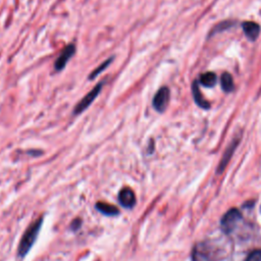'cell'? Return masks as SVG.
Here are the masks:
<instances>
[{"mask_svg":"<svg viewBox=\"0 0 261 261\" xmlns=\"http://www.w3.org/2000/svg\"><path fill=\"white\" fill-rule=\"evenodd\" d=\"M112 59H113V57H110V58H108L107 60H105L103 63H101L98 67H96V68L90 73L89 80H93L95 76H97L98 74H100L103 70H105V68L112 62Z\"/></svg>","mask_w":261,"mask_h":261,"instance_id":"13","label":"cell"},{"mask_svg":"<svg viewBox=\"0 0 261 261\" xmlns=\"http://www.w3.org/2000/svg\"><path fill=\"white\" fill-rule=\"evenodd\" d=\"M245 261H261V250L257 249L252 251L246 258Z\"/></svg>","mask_w":261,"mask_h":261,"instance_id":"14","label":"cell"},{"mask_svg":"<svg viewBox=\"0 0 261 261\" xmlns=\"http://www.w3.org/2000/svg\"><path fill=\"white\" fill-rule=\"evenodd\" d=\"M75 53V46L73 44H69L67 45L59 54V56L57 57L55 63H54V69L56 71H60L62 70L65 65L67 64V62L69 61V59L74 55Z\"/></svg>","mask_w":261,"mask_h":261,"instance_id":"5","label":"cell"},{"mask_svg":"<svg viewBox=\"0 0 261 261\" xmlns=\"http://www.w3.org/2000/svg\"><path fill=\"white\" fill-rule=\"evenodd\" d=\"M238 142H239V141H233V142L230 144V146L227 148V150H226V152H225V154H224L222 160H221L220 163H219V166H218V169H217V172H218V173L221 172V171L224 169V167L226 166L227 162L229 161V158L231 157V154L233 153V151H234V149H236V147H237V145H238Z\"/></svg>","mask_w":261,"mask_h":261,"instance_id":"10","label":"cell"},{"mask_svg":"<svg viewBox=\"0 0 261 261\" xmlns=\"http://www.w3.org/2000/svg\"><path fill=\"white\" fill-rule=\"evenodd\" d=\"M96 209L106 216H116L119 214V210L116 206L104 202H98L96 204Z\"/></svg>","mask_w":261,"mask_h":261,"instance_id":"8","label":"cell"},{"mask_svg":"<svg viewBox=\"0 0 261 261\" xmlns=\"http://www.w3.org/2000/svg\"><path fill=\"white\" fill-rule=\"evenodd\" d=\"M118 201L124 208H132L136 204V196L129 188H123L118 194Z\"/></svg>","mask_w":261,"mask_h":261,"instance_id":"6","label":"cell"},{"mask_svg":"<svg viewBox=\"0 0 261 261\" xmlns=\"http://www.w3.org/2000/svg\"><path fill=\"white\" fill-rule=\"evenodd\" d=\"M192 91H193V97H194V100L196 102V104L203 108V109H208L210 107V104L204 99V97L201 95V92H200V89H199V86H198V83L197 82H194L193 83V87H192Z\"/></svg>","mask_w":261,"mask_h":261,"instance_id":"9","label":"cell"},{"mask_svg":"<svg viewBox=\"0 0 261 261\" xmlns=\"http://www.w3.org/2000/svg\"><path fill=\"white\" fill-rule=\"evenodd\" d=\"M220 82H221V88L224 92L229 93L234 89V85H233V80L231 77V75L228 72H224L222 73L221 77H220Z\"/></svg>","mask_w":261,"mask_h":261,"instance_id":"11","label":"cell"},{"mask_svg":"<svg viewBox=\"0 0 261 261\" xmlns=\"http://www.w3.org/2000/svg\"><path fill=\"white\" fill-rule=\"evenodd\" d=\"M81 225H82V220H81L80 218H75V219L71 222V224H70V229L73 230V231H75V230H77V229L81 227Z\"/></svg>","mask_w":261,"mask_h":261,"instance_id":"15","label":"cell"},{"mask_svg":"<svg viewBox=\"0 0 261 261\" xmlns=\"http://www.w3.org/2000/svg\"><path fill=\"white\" fill-rule=\"evenodd\" d=\"M169 98H170V92H169V89L167 87H162L160 88L154 98H153V102H152V105L154 107V109L158 112H163L167 105H168V102H169Z\"/></svg>","mask_w":261,"mask_h":261,"instance_id":"4","label":"cell"},{"mask_svg":"<svg viewBox=\"0 0 261 261\" xmlns=\"http://www.w3.org/2000/svg\"><path fill=\"white\" fill-rule=\"evenodd\" d=\"M243 31L249 40L255 41L260 34V27L254 21H245L242 24Z\"/></svg>","mask_w":261,"mask_h":261,"instance_id":"7","label":"cell"},{"mask_svg":"<svg viewBox=\"0 0 261 261\" xmlns=\"http://www.w3.org/2000/svg\"><path fill=\"white\" fill-rule=\"evenodd\" d=\"M242 219V214L237 208L229 209L221 218L220 226L225 233H229L233 230L237 223Z\"/></svg>","mask_w":261,"mask_h":261,"instance_id":"3","label":"cell"},{"mask_svg":"<svg viewBox=\"0 0 261 261\" xmlns=\"http://www.w3.org/2000/svg\"><path fill=\"white\" fill-rule=\"evenodd\" d=\"M216 74L214 72H205L203 74H201V77H200V83L205 86V87H213L215 84H216Z\"/></svg>","mask_w":261,"mask_h":261,"instance_id":"12","label":"cell"},{"mask_svg":"<svg viewBox=\"0 0 261 261\" xmlns=\"http://www.w3.org/2000/svg\"><path fill=\"white\" fill-rule=\"evenodd\" d=\"M103 82L98 83L88 94H86L82 100L74 106L73 108V114H81L82 112H84L93 102L94 100L98 97V95L100 94V91L103 88Z\"/></svg>","mask_w":261,"mask_h":261,"instance_id":"2","label":"cell"},{"mask_svg":"<svg viewBox=\"0 0 261 261\" xmlns=\"http://www.w3.org/2000/svg\"><path fill=\"white\" fill-rule=\"evenodd\" d=\"M42 224H43V216H40L27 228L18 245L17 254L19 257H24L29 253V251L32 249L41 230Z\"/></svg>","mask_w":261,"mask_h":261,"instance_id":"1","label":"cell"}]
</instances>
